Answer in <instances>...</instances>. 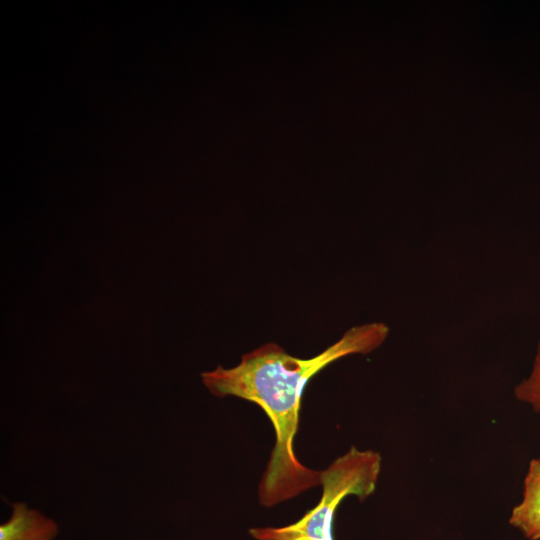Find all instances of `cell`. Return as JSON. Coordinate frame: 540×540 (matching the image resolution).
Listing matches in <instances>:
<instances>
[{
  "label": "cell",
  "instance_id": "5",
  "mask_svg": "<svg viewBox=\"0 0 540 540\" xmlns=\"http://www.w3.org/2000/svg\"><path fill=\"white\" fill-rule=\"evenodd\" d=\"M515 397L529 404L540 415V341L530 375L514 388Z\"/></svg>",
  "mask_w": 540,
  "mask_h": 540
},
{
  "label": "cell",
  "instance_id": "3",
  "mask_svg": "<svg viewBox=\"0 0 540 540\" xmlns=\"http://www.w3.org/2000/svg\"><path fill=\"white\" fill-rule=\"evenodd\" d=\"M511 526L528 540H540V458L529 462L523 484V497L513 507Z\"/></svg>",
  "mask_w": 540,
  "mask_h": 540
},
{
  "label": "cell",
  "instance_id": "1",
  "mask_svg": "<svg viewBox=\"0 0 540 540\" xmlns=\"http://www.w3.org/2000/svg\"><path fill=\"white\" fill-rule=\"evenodd\" d=\"M388 334L389 327L381 322L354 326L309 359L292 356L270 342L244 354L235 367L218 366L202 373L203 383L213 395L235 396L255 403L274 428L275 444L258 486L261 505L272 507L321 484V471L304 466L294 451L307 382L340 358L372 352Z\"/></svg>",
  "mask_w": 540,
  "mask_h": 540
},
{
  "label": "cell",
  "instance_id": "4",
  "mask_svg": "<svg viewBox=\"0 0 540 540\" xmlns=\"http://www.w3.org/2000/svg\"><path fill=\"white\" fill-rule=\"evenodd\" d=\"M10 519L0 526V540H52L58 531L56 523L24 503L11 504Z\"/></svg>",
  "mask_w": 540,
  "mask_h": 540
},
{
  "label": "cell",
  "instance_id": "2",
  "mask_svg": "<svg viewBox=\"0 0 540 540\" xmlns=\"http://www.w3.org/2000/svg\"><path fill=\"white\" fill-rule=\"evenodd\" d=\"M381 465L378 452L352 446L321 471L322 496L315 507L290 525L252 528L249 534L256 540H335L333 525L337 507L347 496L363 501L372 495Z\"/></svg>",
  "mask_w": 540,
  "mask_h": 540
}]
</instances>
